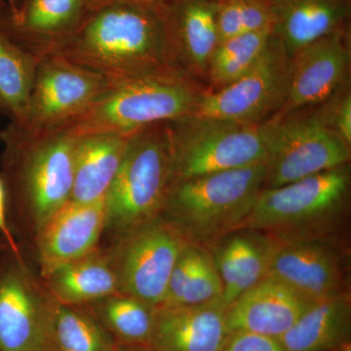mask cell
<instances>
[{"label":"cell","mask_w":351,"mask_h":351,"mask_svg":"<svg viewBox=\"0 0 351 351\" xmlns=\"http://www.w3.org/2000/svg\"><path fill=\"white\" fill-rule=\"evenodd\" d=\"M53 56L63 57L110 80L173 69L158 11L126 3L94 10L73 38Z\"/></svg>","instance_id":"6da1fadb"},{"label":"cell","mask_w":351,"mask_h":351,"mask_svg":"<svg viewBox=\"0 0 351 351\" xmlns=\"http://www.w3.org/2000/svg\"><path fill=\"white\" fill-rule=\"evenodd\" d=\"M0 138L6 201H19L38 230L71 199L76 136L66 125L29 131L10 122Z\"/></svg>","instance_id":"7a4b0ae2"},{"label":"cell","mask_w":351,"mask_h":351,"mask_svg":"<svg viewBox=\"0 0 351 351\" xmlns=\"http://www.w3.org/2000/svg\"><path fill=\"white\" fill-rule=\"evenodd\" d=\"M206 90L202 83L174 69L112 80L108 91L66 127L75 136L134 133L195 114Z\"/></svg>","instance_id":"3957f363"},{"label":"cell","mask_w":351,"mask_h":351,"mask_svg":"<svg viewBox=\"0 0 351 351\" xmlns=\"http://www.w3.org/2000/svg\"><path fill=\"white\" fill-rule=\"evenodd\" d=\"M265 182L260 163L173 182L162 213L191 243L215 245L241 228Z\"/></svg>","instance_id":"277c9868"},{"label":"cell","mask_w":351,"mask_h":351,"mask_svg":"<svg viewBox=\"0 0 351 351\" xmlns=\"http://www.w3.org/2000/svg\"><path fill=\"white\" fill-rule=\"evenodd\" d=\"M171 181L167 122L134 132L106 195V226L126 234L158 218Z\"/></svg>","instance_id":"5b68a950"},{"label":"cell","mask_w":351,"mask_h":351,"mask_svg":"<svg viewBox=\"0 0 351 351\" xmlns=\"http://www.w3.org/2000/svg\"><path fill=\"white\" fill-rule=\"evenodd\" d=\"M173 182L265 163L260 124L191 114L167 122Z\"/></svg>","instance_id":"8992f818"},{"label":"cell","mask_w":351,"mask_h":351,"mask_svg":"<svg viewBox=\"0 0 351 351\" xmlns=\"http://www.w3.org/2000/svg\"><path fill=\"white\" fill-rule=\"evenodd\" d=\"M265 188H277L350 164L351 145L325 126L313 108L274 114L260 123Z\"/></svg>","instance_id":"52a82bcc"},{"label":"cell","mask_w":351,"mask_h":351,"mask_svg":"<svg viewBox=\"0 0 351 351\" xmlns=\"http://www.w3.org/2000/svg\"><path fill=\"white\" fill-rule=\"evenodd\" d=\"M350 164L284 184L263 189L241 228L274 239L311 237V230L335 218L348 203Z\"/></svg>","instance_id":"ba28073f"},{"label":"cell","mask_w":351,"mask_h":351,"mask_svg":"<svg viewBox=\"0 0 351 351\" xmlns=\"http://www.w3.org/2000/svg\"><path fill=\"white\" fill-rule=\"evenodd\" d=\"M188 239L168 219H154L126 233L110 254L119 293L154 306L162 304L171 274Z\"/></svg>","instance_id":"9c48e42d"},{"label":"cell","mask_w":351,"mask_h":351,"mask_svg":"<svg viewBox=\"0 0 351 351\" xmlns=\"http://www.w3.org/2000/svg\"><path fill=\"white\" fill-rule=\"evenodd\" d=\"M291 57L272 36L253 68L232 84L203 95L195 114L260 124L282 108L290 86Z\"/></svg>","instance_id":"30bf717a"},{"label":"cell","mask_w":351,"mask_h":351,"mask_svg":"<svg viewBox=\"0 0 351 351\" xmlns=\"http://www.w3.org/2000/svg\"><path fill=\"white\" fill-rule=\"evenodd\" d=\"M110 84L112 80L106 76L63 57H44L39 62L25 119L15 124L29 131L66 126L92 107Z\"/></svg>","instance_id":"8fae6325"},{"label":"cell","mask_w":351,"mask_h":351,"mask_svg":"<svg viewBox=\"0 0 351 351\" xmlns=\"http://www.w3.org/2000/svg\"><path fill=\"white\" fill-rule=\"evenodd\" d=\"M274 240L267 276L309 301L346 293L343 255L331 242L317 235Z\"/></svg>","instance_id":"7c38bea8"},{"label":"cell","mask_w":351,"mask_h":351,"mask_svg":"<svg viewBox=\"0 0 351 351\" xmlns=\"http://www.w3.org/2000/svg\"><path fill=\"white\" fill-rule=\"evenodd\" d=\"M92 12L88 0H0V31L41 60L63 49Z\"/></svg>","instance_id":"4fadbf2b"},{"label":"cell","mask_w":351,"mask_h":351,"mask_svg":"<svg viewBox=\"0 0 351 351\" xmlns=\"http://www.w3.org/2000/svg\"><path fill=\"white\" fill-rule=\"evenodd\" d=\"M54 304L32 282L23 263L0 267V351H53Z\"/></svg>","instance_id":"5bb4252c"},{"label":"cell","mask_w":351,"mask_h":351,"mask_svg":"<svg viewBox=\"0 0 351 351\" xmlns=\"http://www.w3.org/2000/svg\"><path fill=\"white\" fill-rule=\"evenodd\" d=\"M157 11L171 68L206 86L210 61L219 44L217 2L168 0Z\"/></svg>","instance_id":"9a60e30c"},{"label":"cell","mask_w":351,"mask_h":351,"mask_svg":"<svg viewBox=\"0 0 351 351\" xmlns=\"http://www.w3.org/2000/svg\"><path fill=\"white\" fill-rule=\"evenodd\" d=\"M350 61L348 25L298 50L291 57L287 100L276 114L314 108L327 100L350 80Z\"/></svg>","instance_id":"2e32d148"},{"label":"cell","mask_w":351,"mask_h":351,"mask_svg":"<svg viewBox=\"0 0 351 351\" xmlns=\"http://www.w3.org/2000/svg\"><path fill=\"white\" fill-rule=\"evenodd\" d=\"M106 223L105 199L94 203L69 200L60 208L38 230L39 263L44 278L98 249Z\"/></svg>","instance_id":"e0dca14e"},{"label":"cell","mask_w":351,"mask_h":351,"mask_svg":"<svg viewBox=\"0 0 351 351\" xmlns=\"http://www.w3.org/2000/svg\"><path fill=\"white\" fill-rule=\"evenodd\" d=\"M221 299L199 306H156L152 351H223L228 332Z\"/></svg>","instance_id":"ac0fdd59"},{"label":"cell","mask_w":351,"mask_h":351,"mask_svg":"<svg viewBox=\"0 0 351 351\" xmlns=\"http://www.w3.org/2000/svg\"><path fill=\"white\" fill-rule=\"evenodd\" d=\"M311 302L280 281L265 276L226 308V329L280 339Z\"/></svg>","instance_id":"d6986e66"},{"label":"cell","mask_w":351,"mask_h":351,"mask_svg":"<svg viewBox=\"0 0 351 351\" xmlns=\"http://www.w3.org/2000/svg\"><path fill=\"white\" fill-rule=\"evenodd\" d=\"M274 242L270 235L248 228L234 230L217 242L212 257L226 308L267 276Z\"/></svg>","instance_id":"ffe728a7"},{"label":"cell","mask_w":351,"mask_h":351,"mask_svg":"<svg viewBox=\"0 0 351 351\" xmlns=\"http://www.w3.org/2000/svg\"><path fill=\"white\" fill-rule=\"evenodd\" d=\"M350 0H272V36L289 56L348 25Z\"/></svg>","instance_id":"44dd1931"},{"label":"cell","mask_w":351,"mask_h":351,"mask_svg":"<svg viewBox=\"0 0 351 351\" xmlns=\"http://www.w3.org/2000/svg\"><path fill=\"white\" fill-rule=\"evenodd\" d=\"M132 134L76 136L75 179L69 200L94 203L105 199L125 156Z\"/></svg>","instance_id":"7402d4cb"},{"label":"cell","mask_w":351,"mask_h":351,"mask_svg":"<svg viewBox=\"0 0 351 351\" xmlns=\"http://www.w3.org/2000/svg\"><path fill=\"white\" fill-rule=\"evenodd\" d=\"M45 279L52 299L66 306L95 304L119 293L112 256L99 249L59 267Z\"/></svg>","instance_id":"603a6c76"},{"label":"cell","mask_w":351,"mask_h":351,"mask_svg":"<svg viewBox=\"0 0 351 351\" xmlns=\"http://www.w3.org/2000/svg\"><path fill=\"white\" fill-rule=\"evenodd\" d=\"M350 300L348 294L311 301L279 339L285 351H332L350 341Z\"/></svg>","instance_id":"cb8c5ba5"},{"label":"cell","mask_w":351,"mask_h":351,"mask_svg":"<svg viewBox=\"0 0 351 351\" xmlns=\"http://www.w3.org/2000/svg\"><path fill=\"white\" fill-rule=\"evenodd\" d=\"M221 295L223 284L212 254L189 242L176 263L162 304L199 306L221 299Z\"/></svg>","instance_id":"d4e9b609"},{"label":"cell","mask_w":351,"mask_h":351,"mask_svg":"<svg viewBox=\"0 0 351 351\" xmlns=\"http://www.w3.org/2000/svg\"><path fill=\"white\" fill-rule=\"evenodd\" d=\"M39 62L0 31V112L14 123L25 119Z\"/></svg>","instance_id":"484cf974"},{"label":"cell","mask_w":351,"mask_h":351,"mask_svg":"<svg viewBox=\"0 0 351 351\" xmlns=\"http://www.w3.org/2000/svg\"><path fill=\"white\" fill-rule=\"evenodd\" d=\"M271 38L269 27L219 43L208 69L207 91L221 89L244 75L262 57Z\"/></svg>","instance_id":"4316f807"},{"label":"cell","mask_w":351,"mask_h":351,"mask_svg":"<svg viewBox=\"0 0 351 351\" xmlns=\"http://www.w3.org/2000/svg\"><path fill=\"white\" fill-rule=\"evenodd\" d=\"M95 304V317L117 343L149 346L156 306L121 293Z\"/></svg>","instance_id":"83f0119b"},{"label":"cell","mask_w":351,"mask_h":351,"mask_svg":"<svg viewBox=\"0 0 351 351\" xmlns=\"http://www.w3.org/2000/svg\"><path fill=\"white\" fill-rule=\"evenodd\" d=\"M51 339L53 351H112L115 346L114 339L92 314L56 302Z\"/></svg>","instance_id":"f1b7e54d"},{"label":"cell","mask_w":351,"mask_h":351,"mask_svg":"<svg viewBox=\"0 0 351 351\" xmlns=\"http://www.w3.org/2000/svg\"><path fill=\"white\" fill-rule=\"evenodd\" d=\"M219 43L272 27V0H223L217 2Z\"/></svg>","instance_id":"f546056e"},{"label":"cell","mask_w":351,"mask_h":351,"mask_svg":"<svg viewBox=\"0 0 351 351\" xmlns=\"http://www.w3.org/2000/svg\"><path fill=\"white\" fill-rule=\"evenodd\" d=\"M320 121L351 145V91L350 80L327 100L313 108Z\"/></svg>","instance_id":"4dcf8cb0"},{"label":"cell","mask_w":351,"mask_h":351,"mask_svg":"<svg viewBox=\"0 0 351 351\" xmlns=\"http://www.w3.org/2000/svg\"><path fill=\"white\" fill-rule=\"evenodd\" d=\"M223 351H285L279 339L248 332H230Z\"/></svg>","instance_id":"1f68e13d"},{"label":"cell","mask_w":351,"mask_h":351,"mask_svg":"<svg viewBox=\"0 0 351 351\" xmlns=\"http://www.w3.org/2000/svg\"><path fill=\"white\" fill-rule=\"evenodd\" d=\"M0 234L6 240L9 250L11 251L16 260L23 263L18 242H16L12 230H11L10 225H9L8 214H7L5 188H4L1 175H0Z\"/></svg>","instance_id":"d6a6232c"},{"label":"cell","mask_w":351,"mask_h":351,"mask_svg":"<svg viewBox=\"0 0 351 351\" xmlns=\"http://www.w3.org/2000/svg\"><path fill=\"white\" fill-rule=\"evenodd\" d=\"M168 0H88V3H89L90 9L92 11L113 3L132 4V5L145 7V8L158 10Z\"/></svg>","instance_id":"836d02e7"},{"label":"cell","mask_w":351,"mask_h":351,"mask_svg":"<svg viewBox=\"0 0 351 351\" xmlns=\"http://www.w3.org/2000/svg\"><path fill=\"white\" fill-rule=\"evenodd\" d=\"M112 351H152L147 346L126 345L115 341L114 348Z\"/></svg>","instance_id":"e575fe53"},{"label":"cell","mask_w":351,"mask_h":351,"mask_svg":"<svg viewBox=\"0 0 351 351\" xmlns=\"http://www.w3.org/2000/svg\"><path fill=\"white\" fill-rule=\"evenodd\" d=\"M7 248H8V244H7L6 240L3 239L2 235H0V253L6 250Z\"/></svg>","instance_id":"d590c367"},{"label":"cell","mask_w":351,"mask_h":351,"mask_svg":"<svg viewBox=\"0 0 351 351\" xmlns=\"http://www.w3.org/2000/svg\"><path fill=\"white\" fill-rule=\"evenodd\" d=\"M332 351H351L350 343H345V345L341 346Z\"/></svg>","instance_id":"8d00e7d4"},{"label":"cell","mask_w":351,"mask_h":351,"mask_svg":"<svg viewBox=\"0 0 351 351\" xmlns=\"http://www.w3.org/2000/svg\"><path fill=\"white\" fill-rule=\"evenodd\" d=\"M7 4H9V5H14L15 4V1L14 0H8V2H6Z\"/></svg>","instance_id":"74e56055"},{"label":"cell","mask_w":351,"mask_h":351,"mask_svg":"<svg viewBox=\"0 0 351 351\" xmlns=\"http://www.w3.org/2000/svg\"><path fill=\"white\" fill-rule=\"evenodd\" d=\"M213 1L219 2V1H223V0H213Z\"/></svg>","instance_id":"f35d334b"}]
</instances>
